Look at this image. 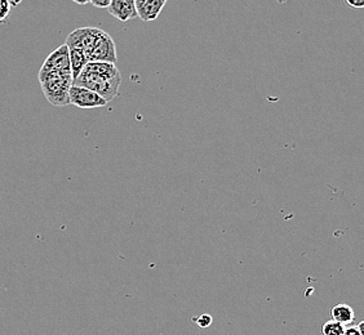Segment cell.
Masks as SVG:
<instances>
[{"label":"cell","instance_id":"obj_1","mask_svg":"<svg viewBox=\"0 0 364 335\" xmlns=\"http://www.w3.org/2000/svg\"><path fill=\"white\" fill-rule=\"evenodd\" d=\"M122 83L117 65L107 62H88L82 74L74 80L73 85L87 88L97 93L109 104L119 94Z\"/></svg>","mask_w":364,"mask_h":335},{"label":"cell","instance_id":"obj_2","mask_svg":"<svg viewBox=\"0 0 364 335\" xmlns=\"http://www.w3.org/2000/svg\"><path fill=\"white\" fill-rule=\"evenodd\" d=\"M38 79L41 82L44 97L47 98L50 105L58 107L70 105V89L74 83L71 75L39 71Z\"/></svg>","mask_w":364,"mask_h":335},{"label":"cell","instance_id":"obj_3","mask_svg":"<svg viewBox=\"0 0 364 335\" xmlns=\"http://www.w3.org/2000/svg\"><path fill=\"white\" fill-rule=\"evenodd\" d=\"M101 33H102V30L97 28H77L66 38L65 44L69 47V49L82 50L88 58L95 48V44L97 42Z\"/></svg>","mask_w":364,"mask_h":335},{"label":"cell","instance_id":"obj_4","mask_svg":"<svg viewBox=\"0 0 364 335\" xmlns=\"http://www.w3.org/2000/svg\"><path fill=\"white\" fill-rule=\"evenodd\" d=\"M43 72H57L63 75H71L70 50L66 44L60 45L43 62ZM73 77V75H71Z\"/></svg>","mask_w":364,"mask_h":335},{"label":"cell","instance_id":"obj_5","mask_svg":"<svg viewBox=\"0 0 364 335\" xmlns=\"http://www.w3.org/2000/svg\"><path fill=\"white\" fill-rule=\"evenodd\" d=\"M117 61L118 57L114 39L107 33L102 31L95 44V48L88 57V62H107L115 65Z\"/></svg>","mask_w":364,"mask_h":335},{"label":"cell","instance_id":"obj_6","mask_svg":"<svg viewBox=\"0 0 364 335\" xmlns=\"http://www.w3.org/2000/svg\"><path fill=\"white\" fill-rule=\"evenodd\" d=\"M70 105L77 106L79 109H97L107 105V102L95 92L73 85L70 89Z\"/></svg>","mask_w":364,"mask_h":335},{"label":"cell","instance_id":"obj_7","mask_svg":"<svg viewBox=\"0 0 364 335\" xmlns=\"http://www.w3.org/2000/svg\"><path fill=\"white\" fill-rule=\"evenodd\" d=\"M134 3L137 17H140L144 22L155 21L167 4L166 0H136Z\"/></svg>","mask_w":364,"mask_h":335},{"label":"cell","instance_id":"obj_8","mask_svg":"<svg viewBox=\"0 0 364 335\" xmlns=\"http://www.w3.org/2000/svg\"><path fill=\"white\" fill-rule=\"evenodd\" d=\"M107 11L120 22L129 21L137 17L134 0H112Z\"/></svg>","mask_w":364,"mask_h":335},{"label":"cell","instance_id":"obj_9","mask_svg":"<svg viewBox=\"0 0 364 335\" xmlns=\"http://www.w3.org/2000/svg\"><path fill=\"white\" fill-rule=\"evenodd\" d=\"M331 317L333 322H340L341 325L346 326L354 322L355 314H354V309L349 304L340 303L331 309Z\"/></svg>","mask_w":364,"mask_h":335},{"label":"cell","instance_id":"obj_10","mask_svg":"<svg viewBox=\"0 0 364 335\" xmlns=\"http://www.w3.org/2000/svg\"><path fill=\"white\" fill-rule=\"evenodd\" d=\"M69 50H70L71 75H73V80H77V77L82 74V71L85 70L88 63V58L79 49H69Z\"/></svg>","mask_w":364,"mask_h":335},{"label":"cell","instance_id":"obj_11","mask_svg":"<svg viewBox=\"0 0 364 335\" xmlns=\"http://www.w3.org/2000/svg\"><path fill=\"white\" fill-rule=\"evenodd\" d=\"M343 331H345V326L333 320L326 322L322 328L323 335H343Z\"/></svg>","mask_w":364,"mask_h":335},{"label":"cell","instance_id":"obj_12","mask_svg":"<svg viewBox=\"0 0 364 335\" xmlns=\"http://www.w3.org/2000/svg\"><path fill=\"white\" fill-rule=\"evenodd\" d=\"M193 322H196V325L199 326V328H208L210 326V324L213 322V319H212V316L210 314H200L199 317H196V319H193Z\"/></svg>","mask_w":364,"mask_h":335},{"label":"cell","instance_id":"obj_13","mask_svg":"<svg viewBox=\"0 0 364 335\" xmlns=\"http://www.w3.org/2000/svg\"><path fill=\"white\" fill-rule=\"evenodd\" d=\"M12 3L8 0H0V22L6 21L8 14L11 12Z\"/></svg>","mask_w":364,"mask_h":335},{"label":"cell","instance_id":"obj_14","mask_svg":"<svg viewBox=\"0 0 364 335\" xmlns=\"http://www.w3.org/2000/svg\"><path fill=\"white\" fill-rule=\"evenodd\" d=\"M345 3L354 9H363L364 8V0H346Z\"/></svg>","mask_w":364,"mask_h":335},{"label":"cell","instance_id":"obj_15","mask_svg":"<svg viewBox=\"0 0 364 335\" xmlns=\"http://www.w3.org/2000/svg\"><path fill=\"white\" fill-rule=\"evenodd\" d=\"M110 3H112V0H101V1H97V0H91L92 6H95L96 8H107L110 7Z\"/></svg>","mask_w":364,"mask_h":335},{"label":"cell","instance_id":"obj_16","mask_svg":"<svg viewBox=\"0 0 364 335\" xmlns=\"http://www.w3.org/2000/svg\"><path fill=\"white\" fill-rule=\"evenodd\" d=\"M343 335H360V333L357 326H349V328H345Z\"/></svg>","mask_w":364,"mask_h":335},{"label":"cell","instance_id":"obj_17","mask_svg":"<svg viewBox=\"0 0 364 335\" xmlns=\"http://www.w3.org/2000/svg\"><path fill=\"white\" fill-rule=\"evenodd\" d=\"M357 328L358 330H359V333H360V335H364V320H362V322L358 324Z\"/></svg>","mask_w":364,"mask_h":335},{"label":"cell","instance_id":"obj_18","mask_svg":"<svg viewBox=\"0 0 364 335\" xmlns=\"http://www.w3.org/2000/svg\"><path fill=\"white\" fill-rule=\"evenodd\" d=\"M75 3L77 4H80V6H85V4H88V3H91L90 0H87V1H79V0H75Z\"/></svg>","mask_w":364,"mask_h":335}]
</instances>
